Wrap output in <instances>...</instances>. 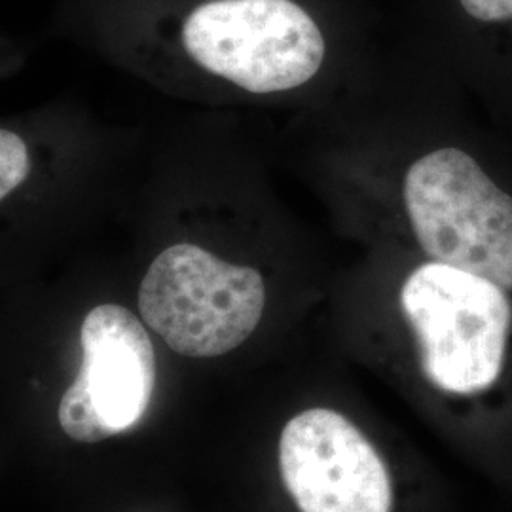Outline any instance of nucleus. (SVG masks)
<instances>
[{
	"label": "nucleus",
	"instance_id": "1",
	"mask_svg": "<svg viewBox=\"0 0 512 512\" xmlns=\"http://www.w3.org/2000/svg\"><path fill=\"white\" fill-rule=\"evenodd\" d=\"M404 203L425 255L512 293V196L469 154L440 148L414 162Z\"/></svg>",
	"mask_w": 512,
	"mask_h": 512
},
{
	"label": "nucleus",
	"instance_id": "2",
	"mask_svg": "<svg viewBox=\"0 0 512 512\" xmlns=\"http://www.w3.org/2000/svg\"><path fill=\"white\" fill-rule=\"evenodd\" d=\"M264 279L255 268L181 243L150 264L139 289L148 327L184 357H219L241 346L260 323Z\"/></svg>",
	"mask_w": 512,
	"mask_h": 512
},
{
	"label": "nucleus",
	"instance_id": "3",
	"mask_svg": "<svg viewBox=\"0 0 512 512\" xmlns=\"http://www.w3.org/2000/svg\"><path fill=\"white\" fill-rule=\"evenodd\" d=\"M188 55L251 93L287 92L323 65L325 38L293 0H211L183 25Z\"/></svg>",
	"mask_w": 512,
	"mask_h": 512
},
{
	"label": "nucleus",
	"instance_id": "4",
	"mask_svg": "<svg viewBox=\"0 0 512 512\" xmlns=\"http://www.w3.org/2000/svg\"><path fill=\"white\" fill-rule=\"evenodd\" d=\"M279 465L300 512H401V482L384 450L348 414L317 406L289 421Z\"/></svg>",
	"mask_w": 512,
	"mask_h": 512
},
{
	"label": "nucleus",
	"instance_id": "5",
	"mask_svg": "<svg viewBox=\"0 0 512 512\" xmlns=\"http://www.w3.org/2000/svg\"><path fill=\"white\" fill-rule=\"evenodd\" d=\"M82 366L59 404L63 431L78 442H99L135 427L156 384V355L131 311L103 304L80 330Z\"/></svg>",
	"mask_w": 512,
	"mask_h": 512
},
{
	"label": "nucleus",
	"instance_id": "6",
	"mask_svg": "<svg viewBox=\"0 0 512 512\" xmlns=\"http://www.w3.org/2000/svg\"><path fill=\"white\" fill-rule=\"evenodd\" d=\"M29 173V154L14 131H0V198H8Z\"/></svg>",
	"mask_w": 512,
	"mask_h": 512
}]
</instances>
